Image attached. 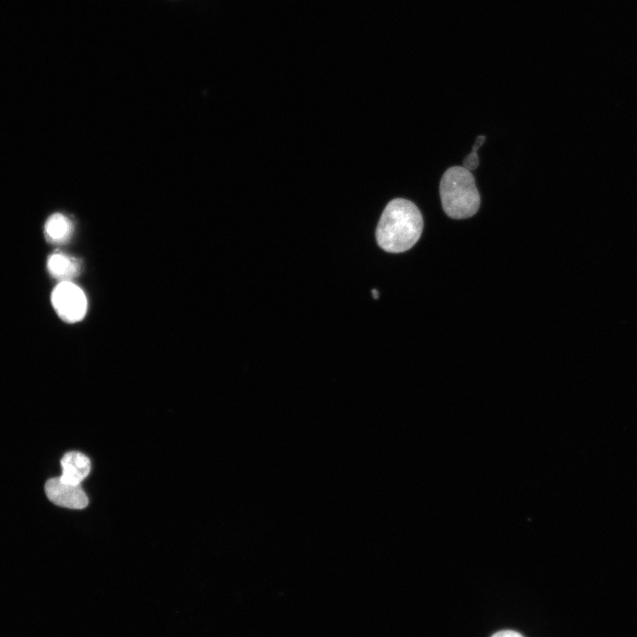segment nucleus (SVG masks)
Wrapping results in <instances>:
<instances>
[{
    "instance_id": "5",
    "label": "nucleus",
    "mask_w": 637,
    "mask_h": 637,
    "mask_svg": "<svg viewBox=\"0 0 637 637\" xmlns=\"http://www.w3.org/2000/svg\"><path fill=\"white\" fill-rule=\"evenodd\" d=\"M62 480L72 485H81L91 469L89 458L77 451L67 452L61 459Z\"/></svg>"
},
{
    "instance_id": "6",
    "label": "nucleus",
    "mask_w": 637,
    "mask_h": 637,
    "mask_svg": "<svg viewBox=\"0 0 637 637\" xmlns=\"http://www.w3.org/2000/svg\"><path fill=\"white\" fill-rule=\"evenodd\" d=\"M47 267L51 276L61 281H70L77 276L81 270L80 262L74 257L63 253H53L50 256Z\"/></svg>"
},
{
    "instance_id": "8",
    "label": "nucleus",
    "mask_w": 637,
    "mask_h": 637,
    "mask_svg": "<svg viewBox=\"0 0 637 637\" xmlns=\"http://www.w3.org/2000/svg\"><path fill=\"white\" fill-rule=\"evenodd\" d=\"M485 141L484 135H479L476 138L475 144L472 147V152L467 155L463 160V166L467 170L473 171L479 165V157L477 156L478 149L483 144Z\"/></svg>"
},
{
    "instance_id": "1",
    "label": "nucleus",
    "mask_w": 637,
    "mask_h": 637,
    "mask_svg": "<svg viewBox=\"0 0 637 637\" xmlns=\"http://www.w3.org/2000/svg\"><path fill=\"white\" fill-rule=\"evenodd\" d=\"M423 226L422 214L412 202L393 199L385 207L377 226L378 245L390 253L406 251L418 241Z\"/></svg>"
},
{
    "instance_id": "9",
    "label": "nucleus",
    "mask_w": 637,
    "mask_h": 637,
    "mask_svg": "<svg viewBox=\"0 0 637 637\" xmlns=\"http://www.w3.org/2000/svg\"><path fill=\"white\" fill-rule=\"evenodd\" d=\"M491 637H524L522 634L512 630H503L494 633Z\"/></svg>"
},
{
    "instance_id": "10",
    "label": "nucleus",
    "mask_w": 637,
    "mask_h": 637,
    "mask_svg": "<svg viewBox=\"0 0 637 637\" xmlns=\"http://www.w3.org/2000/svg\"><path fill=\"white\" fill-rule=\"evenodd\" d=\"M372 294H373V298H378V292L376 289L372 290Z\"/></svg>"
},
{
    "instance_id": "4",
    "label": "nucleus",
    "mask_w": 637,
    "mask_h": 637,
    "mask_svg": "<svg viewBox=\"0 0 637 637\" xmlns=\"http://www.w3.org/2000/svg\"><path fill=\"white\" fill-rule=\"evenodd\" d=\"M45 493L53 503L61 507L83 509L88 503V499L81 485L66 483L59 477L50 479L46 482Z\"/></svg>"
},
{
    "instance_id": "2",
    "label": "nucleus",
    "mask_w": 637,
    "mask_h": 637,
    "mask_svg": "<svg viewBox=\"0 0 637 637\" xmlns=\"http://www.w3.org/2000/svg\"><path fill=\"white\" fill-rule=\"evenodd\" d=\"M439 192L442 209L451 219L471 218L480 209V196L474 176L464 166H451L444 172Z\"/></svg>"
},
{
    "instance_id": "7",
    "label": "nucleus",
    "mask_w": 637,
    "mask_h": 637,
    "mask_svg": "<svg viewBox=\"0 0 637 637\" xmlns=\"http://www.w3.org/2000/svg\"><path fill=\"white\" fill-rule=\"evenodd\" d=\"M44 232L48 240L51 242L62 243L70 238L73 225L65 216L56 213L51 215L46 221Z\"/></svg>"
},
{
    "instance_id": "3",
    "label": "nucleus",
    "mask_w": 637,
    "mask_h": 637,
    "mask_svg": "<svg viewBox=\"0 0 637 637\" xmlns=\"http://www.w3.org/2000/svg\"><path fill=\"white\" fill-rule=\"evenodd\" d=\"M51 303L58 315L68 323L80 321L87 311L84 292L71 281H61L54 288Z\"/></svg>"
}]
</instances>
